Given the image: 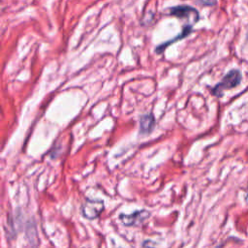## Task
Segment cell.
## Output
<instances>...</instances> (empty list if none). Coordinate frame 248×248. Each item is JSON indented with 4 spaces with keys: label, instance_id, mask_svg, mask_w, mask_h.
<instances>
[{
    "label": "cell",
    "instance_id": "2",
    "mask_svg": "<svg viewBox=\"0 0 248 248\" xmlns=\"http://www.w3.org/2000/svg\"><path fill=\"white\" fill-rule=\"evenodd\" d=\"M170 14L173 16H177L179 18H185L187 23L190 25L195 24L200 16L199 13L196 9L190 6H175L170 10Z\"/></svg>",
    "mask_w": 248,
    "mask_h": 248
},
{
    "label": "cell",
    "instance_id": "5",
    "mask_svg": "<svg viewBox=\"0 0 248 248\" xmlns=\"http://www.w3.org/2000/svg\"><path fill=\"white\" fill-rule=\"evenodd\" d=\"M155 125V118L152 113L143 114L140 118V134L146 135L149 134Z\"/></svg>",
    "mask_w": 248,
    "mask_h": 248
},
{
    "label": "cell",
    "instance_id": "4",
    "mask_svg": "<svg viewBox=\"0 0 248 248\" xmlns=\"http://www.w3.org/2000/svg\"><path fill=\"white\" fill-rule=\"evenodd\" d=\"M150 216V212L147 210H138L133 212L132 214H120L119 219L121 223L125 226H136L140 223H142L144 220H146Z\"/></svg>",
    "mask_w": 248,
    "mask_h": 248
},
{
    "label": "cell",
    "instance_id": "6",
    "mask_svg": "<svg viewBox=\"0 0 248 248\" xmlns=\"http://www.w3.org/2000/svg\"><path fill=\"white\" fill-rule=\"evenodd\" d=\"M192 26L193 25H190V24H187L184 28H183V30H182V32L179 34V35H177V36H175L172 40H170V41H169V42H167V43H165V44H162V45H160L158 47H157V49H156V51L159 53V52H162L170 44H172V43H174V42H176V41H178V40H181V39H183V38H185V37H187L191 32H192Z\"/></svg>",
    "mask_w": 248,
    "mask_h": 248
},
{
    "label": "cell",
    "instance_id": "8",
    "mask_svg": "<svg viewBox=\"0 0 248 248\" xmlns=\"http://www.w3.org/2000/svg\"><path fill=\"white\" fill-rule=\"evenodd\" d=\"M245 202L248 204V190H247V194H246V197H245Z\"/></svg>",
    "mask_w": 248,
    "mask_h": 248
},
{
    "label": "cell",
    "instance_id": "1",
    "mask_svg": "<svg viewBox=\"0 0 248 248\" xmlns=\"http://www.w3.org/2000/svg\"><path fill=\"white\" fill-rule=\"evenodd\" d=\"M241 79H242L241 72L239 70L232 69L229 73H227L225 77L222 78V80L212 88L211 93L214 96L220 98L223 96L224 91L236 87L241 82Z\"/></svg>",
    "mask_w": 248,
    "mask_h": 248
},
{
    "label": "cell",
    "instance_id": "7",
    "mask_svg": "<svg viewBox=\"0 0 248 248\" xmlns=\"http://www.w3.org/2000/svg\"><path fill=\"white\" fill-rule=\"evenodd\" d=\"M200 2L204 6H213L216 4L217 0H200Z\"/></svg>",
    "mask_w": 248,
    "mask_h": 248
},
{
    "label": "cell",
    "instance_id": "3",
    "mask_svg": "<svg viewBox=\"0 0 248 248\" xmlns=\"http://www.w3.org/2000/svg\"><path fill=\"white\" fill-rule=\"evenodd\" d=\"M104 208V202L102 201L86 199L81 206V213L86 219L93 220L99 217Z\"/></svg>",
    "mask_w": 248,
    "mask_h": 248
}]
</instances>
